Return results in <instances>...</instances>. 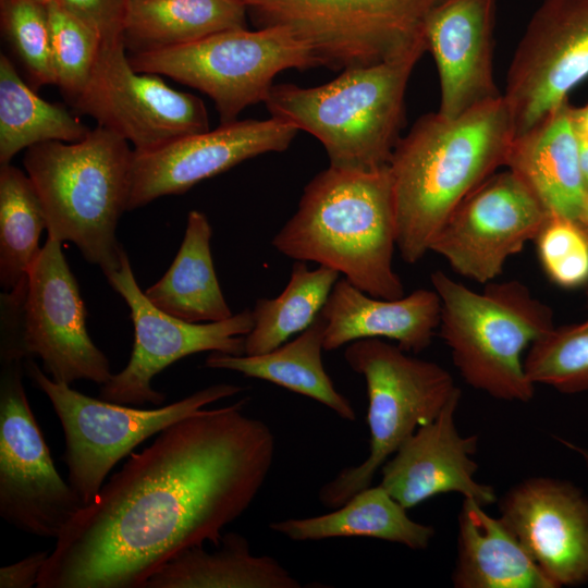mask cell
I'll return each instance as SVG.
<instances>
[{
  "label": "cell",
  "instance_id": "6da1fadb",
  "mask_svg": "<svg viewBox=\"0 0 588 588\" xmlns=\"http://www.w3.org/2000/svg\"><path fill=\"white\" fill-rule=\"evenodd\" d=\"M249 399L170 425L132 453L56 539L38 588H145L192 547L220 544L253 503L275 454Z\"/></svg>",
  "mask_w": 588,
  "mask_h": 588
},
{
  "label": "cell",
  "instance_id": "7a4b0ae2",
  "mask_svg": "<svg viewBox=\"0 0 588 588\" xmlns=\"http://www.w3.org/2000/svg\"><path fill=\"white\" fill-rule=\"evenodd\" d=\"M515 137L503 96L456 118H419L392 152L396 248L416 264L461 201L501 167Z\"/></svg>",
  "mask_w": 588,
  "mask_h": 588
},
{
  "label": "cell",
  "instance_id": "3957f363",
  "mask_svg": "<svg viewBox=\"0 0 588 588\" xmlns=\"http://www.w3.org/2000/svg\"><path fill=\"white\" fill-rule=\"evenodd\" d=\"M396 233L389 166L370 172L329 167L305 186L271 244L286 257L336 270L373 297L396 299L404 296L392 264Z\"/></svg>",
  "mask_w": 588,
  "mask_h": 588
},
{
  "label": "cell",
  "instance_id": "277c9868",
  "mask_svg": "<svg viewBox=\"0 0 588 588\" xmlns=\"http://www.w3.org/2000/svg\"><path fill=\"white\" fill-rule=\"evenodd\" d=\"M133 159L130 143L101 125L78 142L34 145L23 159L48 236L75 244L105 274L120 267L124 252L115 232L127 210Z\"/></svg>",
  "mask_w": 588,
  "mask_h": 588
},
{
  "label": "cell",
  "instance_id": "5b68a950",
  "mask_svg": "<svg viewBox=\"0 0 588 588\" xmlns=\"http://www.w3.org/2000/svg\"><path fill=\"white\" fill-rule=\"evenodd\" d=\"M422 54L343 70L316 87L274 84L270 117L314 135L332 168L370 172L389 166L404 119L411 73Z\"/></svg>",
  "mask_w": 588,
  "mask_h": 588
},
{
  "label": "cell",
  "instance_id": "8992f818",
  "mask_svg": "<svg viewBox=\"0 0 588 588\" xmlns=\"http://www.w3.org/2000/svg\"><path fill=\"white\" fill-rule=\"evenodd\" d=\"M430 281L441 304L439 333L465 382L499 400L531 401L523 355L554 328L551 307L517 280L488 282L482 292L440 270Z\"/></svg>",
  "mask_w": 588,
  "mask_h": 588
},
{
  "label": "cell",
  "instance_id": "52a82bcc",
  "mask_svg": "<svg viewBox=\"0 0 588 588\" xmlns=\"http://www.w3.org/2000/svg\"><path fill=\"white\" fill-rule=\"evenodd\" d=\"M61 244L48 236L27 277L1 294L0 360L36 356L57 382L102 385L113 373L87 332L85 304Z\"/></svg>",
  "mask_w": 588,
  "mask_h": 588
},
{
  "label": "cell",
  "instance_id": "ba28073f",
  "mask_svg": "<svg viewBox=\"0 0 588 588\" xmlns=\"http://www.w3.org/2000/svg\"><path fill=\"white\" fill-rule=\"evenodd\" d=\"M344 359L366 381L369 454L319 489L318 499L329 509L341 506L371 486L377 471L399 448L461 392L446 369L381 339L351 342Z\"/></svg>",
  "mask_w": 588,
  "mask_h": 588
},
{
  "label": "cell",
  "instance_id": "9c48e42d",
  "mask_svg": "<svg viewBox=\"0 0 588 588\" xmlns=\"http://www.w3.org/2000/svg\"><path fill=\"white\" fill-rule=\"evenodd\" d=\"M441 0H253L257 28L281 26L319 66L345 70L422 54L426 20Z\"/></svg>",
  "mask_w": 588,
  "mask_h": 588
},
{
  "label": "cell",
  "instance_id": "30bf717a",
  "mask_svg": "<svg viewBox=\"0 0 588 588\" xmlns=\"http://www.w3.org/2000/svg\"><path fill=\"white\" fill-rule=\"evenodd\" d=\"M24 370L50 401L63 436L68 481L83 504L97 494L113 467L147 439L170 425L243 388L217 383L158 408H137L85 395L51 379L33 358Z\"/></svg>",
  "mask_w": 588,
  "mask_h": 588
},
{
  "label": "cell",
  "instance_id": "8fae6325",
  "mask_svg": "<svg viewBox=\"0 0 588 588\" xmlns=\"http://www.w3.org/2000/svg\"><path fill=\"white\" fill-rule=\"evenodd\" d=\"M128 59L137 72L167 75L206 94L221 124L237 120L246 107L265 102L281 71L319 66L311 49L281 26L229 29Z\"/></svg>",
  "mask_w": 588,
  "mask_h": 588
},
{
  "label": "cell",
  "instance_id": "7c38bea8",
  "mask_svg": "<svg viewBox=\"0 0 588 588\" xmlns=\"http://www.w3.org/2000/svg\"><path fill=\"white\" fill-rule=\"evenodd\" d=\"M23 369L22 360L1 362L0 516L25 534L56 540L84 504L54 466Z\"/></svg>",
  "mask_w": 588,
  "mask_h": 588
},
{
  "label": "cell",
  "instance_id": "4fadbf2b",
  "mask_svg": "<svg viewBox=\"0 0 588 588\" xmlns=\"http://www.w3.org/2000/svg\"><path fill=\"white\" fill-rule=\"evenodd\" d=\"M105 275L130 307L134 344L126 366L100 387V399L158 406L166 395L152 388V379L176 360L206 351L245 354V336L254 327L252 310L217 322L196 323L173 317L156 307L139 289L125 249L120 267Z\"/></svg>",
  "mask_w": 588,
  "mask_h": 588
},
{
  "label": "cell",
  "instance_id": "5bb4252c",
  "mask_svg": "<svg viewBox=\"0 0 588 588\" xmlns=\"http://www.w3.org/2000/svg\"><path fill=\"white\" fill-rule=\"evenodd\" d=\"M125 51L123 39L101 45L86 87L72 102L77 112L140 152L209 130L200 98L168 86L160 75L137 72Z\"/></svg>",
  "mask_w": 588,
  "mask_h": 588
},
{
  "label": "cell",
  "instance_id": "9a60e30c",
  "mask_svg": "<svg viewBox=\"0 0 588 588\" xmlns=\"http://www.w3.org/2000/svg\"><path fill=\"white\" fill-rule=\"evenodd\" d=\"M588 77V0H544L513 54L502 94L515 137L526 133Z\"/></svg>",
  "mask_w": 588,
  "mask_h": 588
},
{
  "label": "cell",
  "instance_id": "2e32d148",
  "mask_svg": "<svg viewBox=\"0 0 588 588\" xmlns=\"http://www.w3.org/2000/svg\"><path fill=\"white\" fill-rule=\"evenodd\" d=\"M548 216L515 173L494 172L454 209L430 250L456 273L486 284L536 238Z\"/></svg>",
  "mask_w": 588,
  "mask_h": 588
},
{
  "label": "cell",
  "instance_id": "e0dca14e",
  "mask_svg": "<svg viewBox=\"0 0 588 588\" xmlns=\"http://www.w3.org/2000/svg\"><path fill=\"white\" fill-rule=\"evenodd\" d=\"M298 130L281 120H235L181 137L160 148L135 151L127 210L195 184L267 152L285 150Z\"/></svg>",
  "mask_w": 588,
  "mask_h": 588
},
{
  "label": "cell",
  "instance_id": "ac0fdd59",
  "mask_svg": "<svg viewBox=\"0 0 588 588\" xmlns=\"http://www.w3.org/2000/svg\"><path fill=\"white\" fill-rule=\"evenodd\" d=\"M499 517L555 588L588 583V495L581 489L527 478L502 498Z\"/></svg>",
  "mask_w": 588,
  "mask_h": 588
},
{
  "label": "cell",
  "instance_id": "d6986e66",
  "mask_svg": "<svg viewBox=\"0 0 588 588\" xmlns=\"http://www.w3.org/2000/svg\"><path fill=\"white\" fill-rule=\"evenodd\" d=\"M462 392L440 414L419 427L383 464L381 482L405 509H412L440 493L456 492L482 506L497 501L493 487L475 479L478 469L473 455L478 437H464L455 425Z\"/></svg>",
  "mask_w": 588,
  "mask_h": 588
},
{
  "label": "cell",
  "instance_id": "ffe728a7",
  "mask_svg": "<svg viewBox=\"0 0 588 588\" xmlns=\"http://www.w3.org/2000/svg\"><path fill=\"white\" fill-rule=\"evenodd\" d=\"M495 0H441L429 13L425 39L440 79L438 112L456 118L499 98L492 70Z\"/></svg>",
  "mask_w": 588,
  "mask_h": 588
},
{
  "label": "cell",
  "instance_id": "44dd1931",
  "mask_svg": "<svg viewBox=\"0 0 588 588\" xmlns=\"http://www.w3.org/2000/svg\"><path fill=\"white\" fill-rule=\"evenodd\" d=\"M440 308L434 290L384 299L339 279L320 313L326 320L323 348L334 351L357 340L385 338L407 353H420L439 328Z\"/></svg>",
  "mask_w": 588,
  "mask_h": 588
},
{
  "label": "cell",
  "instance_id": "7402d4cb",
  "mask_svg": "<svg viewBox=\"0 0 588 588\" xmlns=\"http://www.w3.org/2000/svg\"><path fill=\"white\" fill-rule=\"evenodd\" d=\"M572 108L565 101L532 128L514 137L505 167L520 179L549 216L581 225L588 194L580 172Z\"/></svg>",
  "mask_w": 588,
  "mask_h": 588
},
{
  "label": "cell",
  "instance_id": "603a6c76",
  "mask_svg": "<svg viewBox=\"0 0 588 588\" xmlns=\"http://www.w3.org/2000/svg\"><path fill=\"white\" fill-rule=\"evenodd\" d=\"M457 546L456 588H555L507 525L470 498L458 514Z\"/></svg>",
  "mask_w": 588,
  "mask_h": 588
},
{
  "label": "cell",
  "instance_id": "cb8c5ba5",
  "mask_svg": "<svg viewBox=\"0 0 588 588\" xmlns=\"http://www.w3.org/2000/svg\"><path fill=\"white\" fill-rule=\"evenodd\" d=\"M324 331L326 320L319 314L297 338L270 352L259 355L212 352L206 358L205 366L274 383L323 404L342 419L355 421L354 407L335 389L323 367Z\"/></svg>",
  "mask_w": 588,
  "mask_h": 588
},
{
  "label": "cell",
  "instance_id": "d4e9b609",
  "mask_svg": "<svg viewBox=\"0 0 588 588\" xmlns=\"http://www.w3.org/2000/svg\"><path fill=\"white\" fill-rule=\"evenodd\" d=\"M213 551L192 547L174 555L145 588H299L301 583L274 558L255 555L238 532L223 534Z\"/></svg>",
  "mask_w": 588,
  "mask_h": 588
},
{
  "label": "cell",
  "instance_id": "484cf974",
  "mask_svg": "<svg viewBox=\"0 0 588 588\" xmlns=\"http://www.w3.org/2000/svg\"><path fill=\"white\" fill-rule=\"evenodd\" d=\"M381 485L365 488L335 511L307 518L271 522L269 529L293 541H317L338 537H368L425 550L433 527L413 520Z\"/></svg>",
  "mask_w": 588,
  "mask_h": 588
},
{
  "label": "cell",
  "instance_id": "4316f807",
  "mask_svg": "<svg viewBox=\"0 0 588 588\" xmlns=\"http://www.w3.org/2000/svg\"><path fill=\"white\" fill-rule=\"evenodd\" d=\"M207 216L191 210L181 247L163 277L144 293L159 309L188 322H217L233 316L213 267Z\"/></svg>",
  "mask_w": 588,
  "mask_h": 588
},
{
  "label": "cell",
  "instance_id": "83f0119b",
  "mask_svg": "<svg viewBox=\"0 0 588 588\" xmlns=\"http://www.w3.org/2000/svg\"><path fill=\"white\" fill-rule=\"evenodd\" d=\"M247 11L242 0H128L124 45L136 53L191 44L246 28Z\"/></svg>",
  "mask_w": 588,
  "mask_h": 588
},
{
  "label": "cell",
  "instance_id": "f1b7e54d",
  "mask_svg": "<svg viewBox=\"0 0 588 588\" xmlns=\"http://www.w3.org/2000/svg\"><path fill=\"white\" fill-rule=\"evenodd\" d=\"M89 132L64 107L40 98L22 79L12 61L0 54V166L11 163L15 155L34 145L74 143Z\"/></svg>",
  "mask_w": 588,
  "mask_h": 588
},
{
  "label": "cell",
  "instance_id": "f546056e",
  "mask_svg": "<svg viewBox=\"0 0 588 588\" xmlns=\"http://www.w3.org/2000/svg\"><path fill=\"white\" fill-rule=\"evenodd\" d=\"M339 277L332 268L311 270L306 261L296 260L282 293L256 302L254 327L245 336V355L270 352L306 330L321 313Z\"/></svg>",
  "mask_w": 588,
  "mask_h": 588
},
{
  "label": "cell",
  "instance_id": "4dcf8cb0",
  "mask_svg": "<svg viewBox=\"0 0 588 588\" xmlns=\"http://www.w3.org/2000/svg\"><path fill=\"white\" fill-rule=\"evenodd\" d=\"M44 229L45 210L28 174L11 163L0 166V284L5 292L27 277Z\"/></svg>",
  "mask_w": 588,
  "mask_h": 588
},
{
  "label": "cell",
  "instance_id": "1f68e13d",
  "mask_svg": "<svg viewBox=\"0 0 588 588\" xmlns=\"http://www.w3.org/2000/svg\"><path fill=\"white\" fill-rule=\"evenodd\" d=\"M524 365L534 384L550 385L566 394L587 392L588 318L554 327L539 338L528 348Z\"/></svg>",
  "mask_w": 588,
  "mask_h": 588
},
{
  "label": "cell",
  "instance_id": "d6a6232c",
  "mask_svg": "<svg viewBox=\"0 0 588 588\" xmlns=\"http://www.w3.org/2000/svg\"><path fill=\"white\" fill-rule=\"evenodd\" d=\"M0 23L5 40L35 87L56 85L47 3L0 0Z\"/></svg>",
  "mask_w": 588,
  "mask_h": 588
},
{
  "label": "cell",
  "instance_id": "836d02e7",
  "mask_svg": "<svg viewBox=\"0 0 588 588\" xmlns=\"http://www.w3.org/2000/svg\"><path fill=\"white\" fill-rule=\"evenodd\" d=\"M47 8L56 85L72 103L91 76L101 41L88 26L53 0Z\"/></svg>",
  "mask_w": 588,
  "mask_h": 588
},
{
  "label": "cell",
  "instance_id": "e575fe53",
  "mask_svg": "<svg viewBox=\"0 0 588 588\" xmlns=\"http://www.w3.org/2000/svg\"><path fill=\"white\" fill-rule=\"evenodd\" d=\"M534 241L540 265L554 284L564 289L588 284V234L583 225L548 216Z\"/></svg>",
  "mask_w": 588,
  "mask_h": 588
},
{
  "label": "cell",
  "instance_id": "d590c367",
  "mask_svg": "<svg viewBox=\"0 0 588 588\" xmlns=\"http://www.w3.org/2000/svg\"><path fill=\"white\" fill-rule=\"evenodd\" d=\"M88 26L101 45L123 39L128 0H53Z\"/></svg>",
  "mask_w": 588,
  "mask_h": 588
},
{
  "label": "cell",
  "instance_id": "8d00e7d4",
  "mask_svg": "<svg viewBox=\"0 0 588 588\" xmlns=\"http://www.w3.org/2000/svg\"><path fill=\"white\" fill-rule=\"evenodd\" d=\"M48 551H36L0 568V588H32L37 586Z\"/></svg>",
  "mask_w": 588,
  "mask_h": 588
},
{
  "label": "cell",
  "instance_id": "74e56055",
  "mask_svg": "<svg viewBox=\"0 0 588 588\" xmlns=\"http://www.w3.org/2000/svg\"><path fill=\"white\" fill-rule=\"evenodd\" d=\"M579 166L585 189L588 194V142L579 138Z\"/></svg>",
  "mask_w": 588,
  "mask_h": 588
},
{
  "label": "cell",
  "instance_id": "f35d334b",
  "mask_svg": "<svg viewBox=\"0 0 588 588\" xmlns=\"http://www.w3.org/2000/svg\"><path fill=\"white\" fill-rule=\"evenodd\" d=\"M562 443H564L566 446H568L572 451L576 452L585 462L587 468H588V450L583 449L576 444L569 443L565 440H561Z\"/></svg>",
  "mask_w": 588,
  "mask_h": 588
},
{
  "label": "cell",
  "instance_id": "ab89813d",
  "mask_svg": "<svg viewBox=\"0 0 588 588\" xmlns=\"http://www.w3.org/2000/svg\"><path fill=\"white\" fill-rule=\"evenodd\" d=\"M581 225H583V228L585 229V231L588 234V206H587V210H586L585 217L583 219Z\"/></svg>",
  "mask_w": 588,
  "mask_h": 588
},
{
  "label": "cell",
  "instance_id": "60d3db41",
  "mask_svg": "<svg viewBox=\"0 0 588 588\" xmlns=\"http://www.w3.org/2000/svg\"><path fill=\"white\" fill-rule=\"evenodd\" d=\"M36 1H39V2H42V3H48L50 0H36Z\"/></svg>",
  "mask_w": 588,
  "mask_h": 588
},
{
  "label": "cell",
  "instance_id": "b9f144b4",
  "mask_svg": "<svg viewBox=\"0 0 588 588\" xmlns=\"http://www.w3.org/2000/svg\"><path fill=\"white\" fill-rule=\"evenodd\" d=\"M242 1H244V2L246 3V5H247V4L250 3L253 0H242Z\"/></svg>",
  "mask_w": 588,
  "mask_h": 588
},
{
  "label": "cell",
  "instance_id": "7bdbcfd3",
  "mask_svg": "<svg viewBox=\"0 0 588 588\" xmlns=\"http://www.w3.org/2000/svg\"><path fill=\"white\" fill-rule=\"evenodd\" d=\"M579 138H580V137H579ZM583 139H585V138H583ZM585 140H587V142H588V139H585Z\"/></svg>",
  "mask_w": 588,
  "mask_h": 588
}]
</instances>
